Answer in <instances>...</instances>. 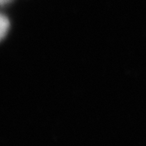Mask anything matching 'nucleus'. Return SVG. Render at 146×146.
Returning <instances> with one entry per match:
<instances>
[{
	"label": "nucleus",
	"mask_w": 146,
	"mask_h": 146,
	"mask_svg": "<svg viewBox=\"0 0 146 146\" xmlns=\"http://www.w3.org/2000/svg\"><path fill=\"white\" fill-rule=\"evenodd\" d=\"M12 0H0V2H1V4L3 6L5 5V4H7V3H11Z\"/></svg>",
	"instance_id": "nucleus-2"
},
{
	"label": "nucleus",
	"mask_w": 146,
	"mask_h": 146,
	"mask_svg": "<svg viewBox=\"0 0 146 146\" xmlns=\"http://www.w3.org/2000/svg\"><path fill=\"white\" fill-rule=\"evenodd\" d=\"M10 28V22L8 18L3 14L1 15L0 18V36L1 39H3L4 36L7 35V32L9 30Z\"/></svg>",
	"instance_id": "nucleus-1"
}]
</instances>
